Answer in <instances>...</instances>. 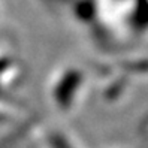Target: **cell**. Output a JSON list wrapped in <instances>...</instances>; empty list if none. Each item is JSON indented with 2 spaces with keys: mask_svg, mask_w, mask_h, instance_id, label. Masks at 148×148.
Instances as JSON below:
<instances>
[{
  "mask_svg": "<svg viewBox=\"0 0 148 148\" xmlns=\"http://www.w3.org/2000/svg\"><path fill=\"white\" fill-rule=\"evenodd\" d=\"M53 144H54V147H56V148H69L63 141H60V139H57V138L54 139V142H53Z\"/></svg>",
  "mask_w": 148,
  "mask_h": 148,
  "instance_id": "1",
  "label": "cell"
}]
</instances>
